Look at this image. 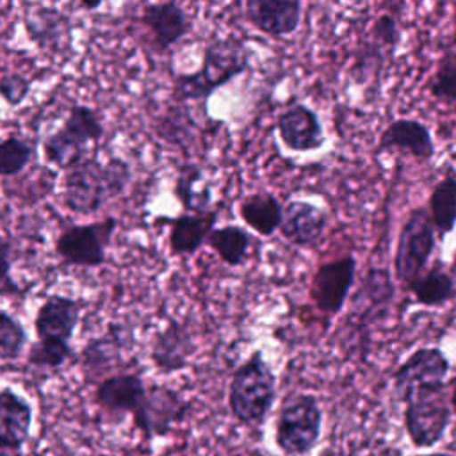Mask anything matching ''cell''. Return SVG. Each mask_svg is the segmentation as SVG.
I'll return each instance as SVG.
<instances>
[{
  "instance_id": "obj_1",
  "label": "cell",
  "mask_w": 456,
  "mask_h": 456,
  "mask_svg": "<svg viewBox=\"0 0 456 456\" xmlns=\"http://www.w3.org/2000/svg\"><path fill=\"white\" fill-rule=\"evenodd\" d=\"M132 182V167L121 157H112L107 164L96 157L84 159L66 171L62 180L64 207L80 216L96 214L103 205L121 196Z\"/></svg>"
},
{
  "instance_id": "obj_2",
  "label": "cell",
  "mask_w": 456,
  "mask_h": 456,
  "mask_svg": "<svg viewBox=\"0 0 456 456\" xmlns=\"http://www.w3.org/2000/svg\"><path fill=\"white\" fill-rule=\"evenodd\" d=\"M251 62V50L235 36L217 37L203 50L201 66L194 73L176 77L175 93L180 100H208L219 87L242 75Z\"/></svg>"
},
{
  "instance_id": "obj_3",
  "label": "cell",
  "mask_w": 456,
  "mask_h": 456,
  "mask_svg": "<svg viewBox=\"0 0 456 456\" xmlns=\"http://www.w3.org/2000/svg\"><path fill=\"white\" fill-rule=\"evenodd\" d=\"M276 401V376L262 351H253L233 372L228 388L232 415L246 426L262 424Z\"/></svg>"
},
{
  "instance_id": "obj_4",
  "label": "cell",
  "mask_w": 456,
  "mask_h": 456,
  "mask_svg": "<svg viewBox=\"0 0 456 456\" xmlns=\"http://www.w3.org/2000/svg\"><path fill=\"white\" fill-rule=\"evenodd\" d=\"M322 410L314 394H290L280 406L274 424L276 447L285 456H306L319 444Z\"/></svg>"
},
{
  "instance_id": "obj_5",
  "label": "cell",
  "mask_w": 456,
  "mask_h": 456,
  "mask_svg": "<svg viewBox=\"0 0 456 456\" xmlns=\"http://www.w3.org/2000/svg\"><path fill=\"white\" fill-rule=\"evenodd\" d=\"M451 415L445 385L417 390L403 410L404 429L411 445L417 449L435 447L445 436Z\"/></svg>"
},
{
  "instance_id": "obj_6",
  "label": "cell",
  "mask_w": 456,
  "mask_h": 456,
  "mask_svg": "<svg viewBox=\"0 0 456 456\" xmlns=\"http://www.w3.org/2000/svg\"><path fill=\"white\" fill-rule=\"evenodd\" d=\"M436 233L426 207H415L408 212L395 246L394 276L404 287L426 271L435 251Z\"/></svg>"
},
{
  "instance_id": "obj_7",
  "label": "cell",
  "mask_w": 456,
  "mask_h": 456,
  "mask_svg": "<svg viewBox=\"0 0 456 456\" xmlns=\"http://www.w3.org/2000/svg\"><path fill=\"white\" fill-rule=\"evenodd\" d=\"M118 228L116 217L64 228L55 240V253L66 265L100 267L107 260V248Z\"/></svg>"
},
{
  "instance_id": "obj_8",
  "label": "cell",
  "mask_w": 456,
  "mask_h": 456,
  "mask_svg": "<svg viewBox=\"0 0 456 456\" xmlns=\"http://www.w3.org/2000/svg\"><path fill=\"white\" fill-rule=\"evenodd\" d=\"M449 370L451 362L440 347H419L394 370L395 397L404 404L417 390L445 385Z\"/></svg>"
},
{
  "instance_id": "obj_9",
  "label": "cell",
  "mask_w": 456,
  "mask_h": 456,
  "mask_svg": "<svg viewBox=\"0 0 456 456\" xmlns=\"http://www.w3.org/2000/svg\"><path fill=\"white\" fill-rule=\"evenodd\" d=\"M189 408L191 403L185 401L178 390L166 385H150L142 404L132 417L144 438L153 440L166 436L176 422H182Z\"/></svg>"
},
{
  "instance_id": "obj_10",
  "label": "cell",
  "mask_w": 456,
  "mask_h": 456,
  "mask_svg": "<svg viewBox=\"0 0 456 456\" xmlns=\"http://www.w3.org/2000/svg\"><path fill=\"white\" fill-rule=\"evenodd\" d=\"M354 276L356 258L353 255L322 262L310 281V299L317 310L326 315H337L349 297Z\"/></svg>"
},
{
  "instance_id": "obj_11",
  "label": "cell",
  "mask_w": 456,
  "mask_h": 456,
  "mask_svg": "<svg viewBox=\"0 0 456 456\" xmlns=\"http://www.w3.org/2000/svg\"><path fill=\"white\" fill-rule=\"evenodd\" d=\"M278 135L290 151L306 153L324 144V128L319 114L305 103H292L276 118Z\"/></svg>"
},
{
  "instance_id": "obj_12",
  "label": "cell",
  "mask_w": 456,
  "mask_h": 456,
  "mask_svg": "<svg viewBox=\"0 0 456 456\" xmlns=\"http://www.w3.org/2000/svg\"><path fill=\"white\" fill-rule=\"evenodd\" d=\"M395 296V285L387 267H369L353 294L349 314L362 324L379 321Z\"/></svg>"
},
{
  "instance_id": "obj_13",
  "label": "cell",
  "mask_w": 456,
  "mask_h": 456,
  "mask_svg": "<svg viewBox=\"0 0 456 456\" xmlns=\"http://www.w3.org/2000/svg\"><path fill=\"white\" fill-rule=\"evenodd\" d=\"M80 321V303L64 294H50L36 312L34 330L41 342L69 344Z\"/></svg>"
},
{
  "instance_id": "obj_14",
  "label": "cell",
  "mask_w": 456,
  "mask_h": 456,
  "mask_svg": "<svg viewBox=\"0 0 456 456\" xmlns=\"http://www.w3.org/2000/svg\"><path fill=\"white\" fill-rule=\"evenodd\" d=\"M328 226V214L306 200H292L283 207V217L280 224L281 237L297 248L314 246Z\"/></svg>"
},
{
  "instance_id": "obj_15",
  "label": "cell",
  "mask_w": 456,
  "mask_h": 456,
  "mask_svg": "<svg viewBox=\"0 0 456 456\" xmlns=\"http://www.w3.org/2000/svg\"><path fill=\"white\" fill-rule=\"evenodd\" d=\"M148 387L137 372H121L103 378L94 390V403L107 413L134 415L146 397Z\"/></svg>"
},
{
  "instance_id": "obj_16",
  "label": "cell",
  "mask_w": 456,
  "mask_h": 456,
  "mask_svg": "<svg viewBox=\"0 0 456 456\" xmlns=\"http://www.w3.org/2000/svg\"><path fill=\"white\" fill-rule=\"evenodd\" d=\"M378 151H406L420 162L435 155V141L428 125L419 119L399 118L379 134Z\"/></svg>"
},
{
  "instance_id": "obj_17",
  "label": "cell",
  "mask_w": 456,
  "mask_h": 456,
  "mask_svg": "<svg viewBox=\"0 0 456 456\" xmlns=\"http://www.w3.org/2000/svg\"><path fill=\"white\" fill-rule=\"evenodd\" d=\"M192 351L194 346L189 330L178 321L171 319L160 331L155 333L150 358L162 374H173L189 365Z\"/></svg>"
},
{
  "instance_id": "obj_18",
  "label": "cell",
  "mask_w": 456,
  "mask_h": 456,
  "mask_svg": "<svg viewBox=\"0 0 456 456\" xmlns=\"http://www.w3.org/2000/svg\"><path fill=\"white\" fill-rule=\"evenodd\" d=\"M32 420L30 403L9 387L0 388V449L20 451L30 436Z\"/></svg>"
},
{
  "instance_id": "obj_19",
  "label": "cell",
  "mask_w": 456,
  "mask_h": 456,
  "mask_svg": "<svg viewBox=\"0 0 456 456\" xmlns=\"http://www.w3.org/2000/svg\"><path fill=\"white\" fill-rule=\"evenodd\" d=\"M301 9V2L296 0H249L246 2V18L256 30L281 37L299 27Z\"/></svg>"
},
{
  "instance_id": "obj_20",
  "label": "cell",
  "mask_w": 456,
  "mask_h": 456,
  "mask_svg": "<svg viewBox=\"0 0 456 456\" xmlns=\"http://www.w3.org/2000/svg\"><path fill=\"white\" fill-rule=\"evenodd\" d=\"M217 208H212L203 214H180L176 217L159 219L169 228V249L175 256L192 255L205 242L208 233L217 223Z\"/></svg>"
},
{
  "instance_id": "obj_21",
  "label": "cell",
  "mask_w": 456,
  "mask_h": 456,
  "mask_svg": "<svg viewBox=\"0 0 456 456\" xmlns=\"http://www.w3.org/2000/svg\"><path fill=\"white\" fill-rule=\"evenodd\" d=\"M141 20L151 32L159 50H169L191 28L185 11L176 2L148 4L142 9Z\"/></svg>"
},
{
  "instance_id": "obj_22",
  "label": "cell",
  "mask_w": 456,
  "mask_h": 456,
  "mask_svg": "<svg viewBox=\"0 0 456 456\" xmlns=\"http://www.w3.org/2000/svg\"><path fill=\"white\" fill-rule=\"evenodd\" d=\"M132 346V330L123 324H110L109 330L91 338L82 349V367L87 374H100L123 358V351Z\"/></svg>"
},
{
  "instance_id": "obj_23",
  "label": "cell",
  "mask_w": 456,
  "mask_h": 456,
  "mask_svg": "<svg viewBox=\"0 0 456 456\" xmlns=\"http://www.w3.org/2000/svg\"><path fill=\"white\" fill-rule=\"evenodd\" d=\"M175 194L187 214H203L212 210V187L205 178L201 166L185 162L176 169Z\"/></svg>"
},
{
  "instance_id": "obj_24",
  "label": "cell",
  "mask_w": 456,
  "mask_h": 456,
  "mask_svg": "<svg viewBox=\"0 0 456 456\" xmlns=\"http://www.w3.org/2000/svg\"><path fill=\"white\" fill-rule=\"evenodd\" d=\"M239 214L253 232L264 237H271L276 230H280L283 205L274 194L260 191L246 196L240 201Z\"/></svg>"
},
{
  "instance_id": "obj_25",
  "label": "cell",
  "mask_w": 456,
  "mask_h": 456,
  "mask_svg": "<svg viewBox=\"0 0 456 456\" xmlns=\"http://www.w3.org/2000/svg\"><path fill=\"white\" fill-rule=\"evenodd\" d=\"M404 289L413 294L419 305L431 306V308L442 306L456 296L454 278L451 273L445 271V267L440 262L426 269L422 274L411 280Z\"/></svg>"
},
{
  "instance_id": "obj_26",
  "label": "cell",
  "mask_w": 456,
  "mask_h": 456,
  "mask_svg": "<svg viewBox=\"0 0 456 456\" xmlns=\"http://www.w3.org/2000/svg\"><path fill=\"white\" fill-rule=\"evenodd\" d=\"M25 30L28 39L39 48L55 50L69 34L68 18L50 7H36L25 16Z\"/></svg>"
},
{
  "instance_id": "obj_27",
  "label": "cell",
  "mask_w": 456,
  "mask_h": 456,
  "mask_svg": "<svg viewBox=\"0 0 456 456\" xmlns=\"http://www.w3.org/2000/svg\"><path fill=\"white\" fill-rule=\"evenodd\" d=\"M428 212L436 237H447L456 226V175L442 176L429 192Z\"/></svg>"
},
{
  "instance_id": "obj_28",
  "label": "cell",
  "mask_w": 456,
  "mask_h": 456,
  "mask_svg": "<svg viewBox=\"0 0 456 456\" xmlns=\"http://www.w3.org/2000/svg\"><path fill=\"white\" fill-rule=\"evenodd\" d=\"M205 244H208V248H212L226 265L237 267L248 258L251 235L239 224H224L221 228H214Z\"/></svg>"
},
{
  "instance_id": "obj_29",
  "label": "cell",
  "mask_w": 456,
  "mask_h": 456,
  "mask_svg": "<svg viewBox=\"0 0 456 456\" xmlns=\"http://www.w3.org/2000/svg\"><path fill=\"white\" fill-rule=\"evenodd\" d=\"M87 153V144L71 135L62 126L53 134L46 135L43 141V155L45 160L59 169L69 171L78 166Z\"/></svg>"
},
{
  "instance_id": "obj_30",
  "label": "cell",
  "mask_w": 456,
  "mask_h": 456,
  "mask_svg": "<svg viewBox=\"0 0 456 456\" xmlns=\"http://www.w3.org/2000/svg\"><path fill=\"white\" fill-rule=\"evenodd\" d=\"M62 128L86 144L94 142L103 135V125L98 118V112L89 105L82 103H73L69 107Z\"/></svg>"
},
{
  "instance_id": "obj_31",
  "label": "cell",
  "mask_w": 456,
  "mask_h": 456,
  "mask_svg": "<svg viewBox=\"0 0 456 456\" xmlns=\"http://www.w3.org/2000/svg\"><path fill=\"white\" fill-rule=\"evenodd\" d=\"M34 146L30 141L11 135L0 141V176L20 175L32 160Z\"/></svg>"
},
{
  "instance_id": "obj_32",
  "label": "cell",
  "mask_w": 456,
  "mask_h": 456,
  "mask_svg": "<svg viewBox=\"0 0 456 456\" xmlns=\"http://www.w3.org/2000/svg\"><path fill=\"white\" fill-rule=\"evenodd\" d=\"M429 94L442 103H456V53L447 52L428 80Z\"/></svg>"
},
{
  "instance_id": "obj_33",
  "label": "cell",
  "mask_w": 456,
  "mask_h": 456,
  "mask_svg": "<svg viewBox=\"0 0 456 456\" xmlns=\"http://www.w3.org/2000/svg\"><path fill=\"white\" fill-rule=\"evenodd\" d=\"M27 344L23 324L7 310L0 308V362H14Z\"/></svg>"
},
{
  "instance_id": "obj_34",
  "label": "cell",
  "mask_w": 456,
  "mask_h": 456,
  "mask_svg": "<svg viewBox=\"0 0 456 456\" xmlns=\"http://www.w3.org/2000/svg\"><path fill=\"white\" fill-rule=\"evenodd\" d=\"M71 356V346L62 342H34L27 353V362L39 369H59Z\"/></svg>"
},
{
  "instance_id": "obj_35",
  "label": "cell",
  "mask_w": 456,
  "mask_h": 456,
  "mask_svg": "<svg viewBox=\"0 0 456 456\" xmlns=\"http://www.w3.org/2000/svg\"><path fill=\"white\" fill-rule=\"evenodd\" d=\"M370 41L381 50L385 48L394 52L401 43V27L397 18L390 12H381L370 27Z\"/></svg>"
},
{
  "instance_id": "obj_36",
  "label": "cell",
  "mask_w": 456,
  "mask_h": 456,
  "mask_svg": "<svg viewBox=\"0 0 456 456\" xmlns=\"http://www.w3.org/2000/svg\"><path fill=\"white\" fill-rule=\"evenodd\" d=\"M383 50L374 45L372 41H365L356 55H354V64H353V75H356L358 80H369L370 73L379 75L383 68Z\"/></svg>"
},
{
  "instance_id": "obj_37",
  "label": "cell",
  "mask_w": 456,
  "mask_h": 456,
  "mask_svg": "<svg viewBox=\"0 0 456 456\" xmlns=\"http://www.w3.org/2000/svg\"><path fill=\"white\" fill-rule=\"evenodd\" d=\"M32 89V82L16 71H5L0 75V98L9 107L21 105Z\"/></svg>"
},
{
  "instance_id": "obj_38",
  "label": "cell",
  "mask_w": 456,
  "mask_h": 456,
  "mask_svg": "<svg viewBox=\"0 0 456 456\" xmlns=\"http://www.w3.org/2000/svg\"><path fill=\"white\" fill-rule=\"evenodd\" d=\"M11 267H12V246L7 237L0 235V285H14L11 281Z\"/></svg>"
},
{
  "instance_id": "obj_39",
  "label": "cell",
  "mask_w": 456,
  "mask_h": 456,
  "mask_svg": "<svg viewBox=\"0 0 456 456\" xmlns=\"http://www.w3.org/2000/svg\"><path fill=\"white\" fill-rule=\"evenodd\" d=\"M449 403H451L452 413H456V385L452 387V390H451V394H449Z\"/></svg>"
},
{
  "instance_id": "obj_40",
  "label": "cell",
  "mask_w": 456,
  "mask_h": 456,
  "mask_svg": "<svg viewBox=\"0 0 456 456\" xmlns=\"http://www.w3.org/2000/svg\"><path fill=\"white\" fill-rule=\"evenodd\" d=\"M82 9H86V11H93V9H98V7H102V2H93V4H78Z\"/></svg>"
},
{
  "instance_id": "obj_41",
  "label": "cell",
  "mask_w": 456,
  "mask_h": 456,
  "mask_svg": "<svg viewBox=\"0 0 456 456\" xmlns=\"http://www.w3.org/2000/svg\"><path fill=\"white\" fill-rule=\"evenodd\" d=\"M415 456H456L452 452H424V454H415Z\"/></svg>"
},
{
  "instance_id": "obj_42",
  "label": "cell",
  "mask_w": 456,
  "mask_h": 456,
  "mask_svg": "<svg viewBox=\"0 0 456 456\" xmlns=\"http://www.w3.org/2000/svg\"><path fill=\"white\" fill-rule=\"evenodd\" d=\"M0 456H12V454H11L9 451H2V449H0Z\"/></svg>"
},
{
  "instance_id": "obj_43",
  "label": "cell",
  "mask_w": 456,
  "mask_h": 456,
  "mask_svg": "<svg viewBox=\"0 0 456 456\" xmlns=\"http://www.w3.org/2000/svg\"><path fill=\"white\" fill-rule=\"evenodd\" d=\"M454 28H456V5H454Z\"/></svg>"
},
{
  "instance_id": "obj_44",
  "label": "cell",
  "mask_w": 456,
  "mask_h": 456,
  "mask_svg": "<svg viewBox=\"0 0 456 456\" xmlns=\"http://www.w3.org/2000/svg\"><path fill=\"white\" fill-rule=\"evenodd\" d=\"M228 456H244V454H239V452H233V454H228Z\"/></svg>"
}]
</instances>
